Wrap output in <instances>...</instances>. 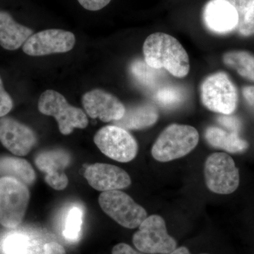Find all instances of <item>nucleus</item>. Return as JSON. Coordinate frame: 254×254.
Segmentation results:
<instances>
[{"label":"nucleus","instance_id":"obj_4","mask_svg":"<svg viewBox=\"0 0 254 254\" xmlns=\"http://www.w3.org/2000/svg\"><path fill=\"white\" fill-rule=\"evenodd\" d=\"M38 110L43 115L54 117L64 135L70 134L75 128H85L88 125V118L83 110L68 104L63 95L53 90L42 93Z\"/></svg>","mask_w":254,"mask_h":254},{"label":"nucleus","instance_id":"obj_24","mask_svg":"<svg viewBox=\"0 0 254 254\" xmlns=\"http://www.w3.org/2000/svg\"><path fill=\"white\" fill-rule=\"evenodd\" d=\"M83 212L79 207L70 209L65 221L64 235L66 240L74 242L78 240L83 224Z\"/></svg>","mask_w":254,"mask_h":254},{"label":"nucleus","instance_id":"obj_22","mask_svg":"<svg viewBox=\"0 0 254 254\" xmlns=\"http://www.w3.org/2000/svg\"><path fill=\"white\" fill-rule=\"evenodd\" d=\"M130 71L134 79L142 86L153 88L161 80V69H156L147 64L145 60H137L131 63Z\"/></svg>","mask_w":254,"mask_h":254},{"label":"nucleus","instance_id":"obj_20","mask_svg":"<svg viewBox=\"0 0 254 254\" xmlns=\"http://www.w3.org/2000/svg\"><path fill=\"white\" fill-rule=\"evenodd\" d=\"M222 59L242 77L254 81V55L246 51H231L224 54Z\"/></svg>","mask_w":254,"mask_h":254},{"label":"nucleus","instance_id":"obj_32","mask_svg":"<svg viewBox=\"0 0 254 254\" xmlns=\"http://www.w3.org/2000/svg\"><path fill=\"white\" fill-rule=\"evenodd\" d=\"M170 254H190V251L186 247H180V248L175 249L173 252Z\"/></svg>","mask_w":254,"mask_h":254},{"label":"nucleus","instance_id":"obj_19","mask_svg":"<svg viewBox=\"0 0 254 254\" xmlns=\"http://www.w3.org/2000/svg\"><path fill=\"white\" fill-rule=\"evenodd\" d=\"M0 176L12 177L26 186H31L36 180L31 164L25 159L16 157H0Z\"/></svg>","mask_w":254,"mask_h":254},{"label":"nucleus","instance_id":"obj_12","mask_svg":"<svg viewBox=\"0 0 254 254\" xmlns=\"http://www.w3.org/2000/svg\"><path fill=\"white\" fill-rule=\"evenodd\" d=\"M71 163V156L66 150L53 149L38 153L35 163L45 174V181L55 190H62L67 187L68 177L65 170Z\"/></svg>","mask_w":254,"mask_h":254},{"label":"nucleus","instance_id":"obj_16","mask_svg":"<svg viewBox=\"0 0 254 254\" xmlns=\"http://www.w3.org/2000/svg\"><path fill=\"white\" fill-rule=\"evenodd\" d=\"M33 33L31 28L16 22L7 12L0 11V46L4 49H18Z\"/></svg>","mask_w":254,"mask_h":254},{"label":"nucleus","instance_id":"obj_26","mask_svg":"<svg viewBox=\"0 0 254 254\" xmlns=\"http://www.w3.org/2000/svg\"><path fill=\"white\" fill-rule=\"evenodd\" d=\"M13 105V100L9 93L5 91L2 80L0 77V118L9 113L12 110Z\"/></svg>","mask_w":254,"mask_h":254},{"label":"nucleus","instance_id":"obj_5","mask_svg":"<svg viewBox=\"0 0 254 254\" xmlns=\"http://www.w3.org/2000/svg\"><path fill=\"white\" fill-rule=\"evenodd\" d=\"M200 98L205 108L214 113L232 115L237 108L236 86L224 72L208 76L200 86Z\"/></svg>","mask_w":254,"mask_h":254},{"label":"nucleus","instance_id":"obj_11","mask_svg":"<svg viewBox=\"0 0 254 254\" xmlns=\"http://www.w3.org/2000/svg\"><path fill=\"white\" fill-rule=\"evenodd\" d=\"M0 142L13 154L25 156L36 144L37 137L30 127L3 117L0 118Z\"/></svg>","mask_w":254,"mask_h":254},{"label":"nucleus","instance_id":"obj_1","mask_svg":"<svg viewBox=\"0 0 254 254\" xmlns=\"http://www.w3.org/2000/svg\"><path fill=\"white\" fill-rule=\"evenodd\" d=\"M147 64L156 69H165L175 77L187 76L190 70L186 50L176 38L164 33H155L145 39L143 47Z\"/></svg>","mask_w":254,"mask_h":254},{"label":"nucleus","instance_id":"obj_28","mask_svg":"<svg viewBox=\"0 0 254 254\" xmlns=\"http://www.w3.org/2000/svg\"><path fill=\"white\" fill-rule=\"evenodd\" d=\"M83 8L89 11H98L109 4L111 0H78Z\"/></svg>","mask_w":254,"mask_h":254},{"label":"nucleus","instance_id":"obj_21","mask_svg":"<svg viewBox=\"0 0 254 254\" xmlns=\"http://www.w3.org/2000/svg\"><path fill=\"white\" fill-rule=\"evenodd\" d=\"M238 16L237 29L242 36H254V0H228Z\"/></svg>","mask_w":254,"mask_h":254},{"label":"nucleus","instance_id":"obj_27","mask_svg":"<svg viewBox=\"0 0 254 254\" xmlns=\"http://www.w3.org/2000/svg\"><path fill=\"white\" fill-rule=\"evenodd\" d=\"M218 122L222 126L225 127L229 131L238 133L242 127V123L240 119L231 115H222L218 117Z\"/></svg>","mask_w":254,"mask_h":254},{"label":"nucleus","instance_id":"obj_2","mask_svg":"<svg viewBox=\"0 0 254 254\" xmlns=\"http://www.w3.org/2000/svg\"><path fill=\"white\" fill-rule=\"evenodd\" d=\"M198 140L199 134L194 127L173 124L159 135L151 154L159 162L172 161L189 154L198 145Z\"/></svg>","mask_w":254,"mask_h":254},{"label":"nucleus","instance_id":"obj_25","mask_svg":"<svg viewBox=\"0 0 254 254\" xmlns=\"http://www.w3.org/2000/svg\"><path fill=\"white\" fill-rule=\"evenodd\" d=\"M183 98L180 88L175 86H166L156 92L155 99L159 104L165 107H173L178 104Z\"/></svg>","mask_w":254,"mask_h":254},{"label":"nucleus","instance_id":"obj_7","mask_svg":"<svg viewBox=\"0 0 254 254\" xmlns=\"http://www.w3.org/2000/svg\"><path fill=\"white\" fill-rule=\"evenodd\" d=\"M205 182L208 190L218 194H230L240 185V173L231 156L213 153L204 165Z\"/></svg>","mask_w":254,"mask_h":254},{"label":"nucleus","instance_id":"obj_18","mask_svg":"<svg viewBox=\"0 0 254 254\" xmlns=\"http://www.w3.org/2000/svg\"><path fill=\"white\" fill-rule=\"evenodd\" d=\"M205 138L207 142L214 147L229 152L237 153L245 151L249 144L241 138L238 133L225 131L217 127H209L205 130Z\"/></svg>","mask_w":254,"mask_h":254},{"label":"nucleus","instance_id":"obj_30","mask_svg":"<svg viewBox=\"0 0 254 254\" xmlns=\"http://www.w3.org/2000/svg\"><path fill=\"white\" fill-rule=\"evenodd\" d=\"M112 254H143L133 250L129 245L120 243L115 245L112 251Z\"/></svg>","mask_w":254,"mask_h":254},{"label":"nucleus","instance_id":"obj_17","mask_svg":"<svg viewBox=\"0 0 254 254\" xmlns=\"http://www.w3.org/2000/svg\"><path fill=\"white\" fill-rule=\"evenodd\" d=\"M158 117V110L155 107L144 103L126 108L123 118L113 122V124L126 130L143 129L154 125Z\"/></svg>","mask_w":254,"mask_h":254},{"label":"nucleus","instance_id":"obj_13","mask_svg":"<svg viewBox=\"0 0 254 254\" xmlns=\"http://www.w3.org/2000/svg\"><path fill=\"white\" fill-rule=\"evenodd\" d=\"M82 104L90 118H99L104 123L121 120L126 110L117 97L100 89L85 93L82 98Z\"/></svg>","mask_w":254,"mask_h":254},{"label":"nucleus","instance_id":"obj_8","mask_svg":"<svg viewBox=\"0 0 254 254\" xmlns=\"http://www.w3.org/2000/svg\"><path fill=\"white\" fill-rule=\"evenodd\" d=\"M133 245L145 254H170L177 249L175 239L168 235L165 220L158 215L147 217L133 236Z\"/></svg>","mask_w":254,"mask_h":254},{"label":"nucleus","instance_id":"obj_9","mask_svg":"<svg viewBox=\"0 0 254 254\" xmlns=\"http://www.w3.org/2000/svg\"><path fill=\"white\" fill-rule=\"evenodd\" d=\"M94 143L108 158L120 163H128L136 158L138 143L127 130L116 125L100 128L95 133Z\"/></svg>","mask_w":254,"mask_h":254},{"label":"nucleus","instance_id":"obj_15","mask_svg":"<svg viewBox=\"0 0 254 254\" xmlns=\"http://www.w3.org/2000/svg\"><path fill=\"white\" fill-rule=\"evenodd\" d=\"M205 26L213 33L226 34L236 29L238 16L228 0H210L203 11Z\"/></svg>","mask_w":254,"mask_h":254},{"label":"nucleus","instance_id":"obj_23","mask_svg":"<svg viewBox=\"0 0 254 254\" xmlns=\"http://www.w3.org/2000/svg\"><path fill=\"white\" fill-rule=\"evenodd\" d=\"M1 250L4 254H31L33 244L27 235L13 232L3 240Z\"/></svg>","mask_w":254,"mask_h":254},{"label":"nucleus","instance_id":"obj_6","mask_svg":"<svg viewBox=\"0 0 254 254\" xmlns=\"http://www.w3.org/2000/svg\"><path fill=\"white\" fill-rule=\"evenodd\" d=\"M99 205L108 216L120 225L128 229L139 227L147 218V212L137 204L131 196L120 190L100 193Z\"/></svg>","mask_w":254,"mask_h":254},{"label":"nucleus","instance_id":"obj_14","mask_svg":"<svg viewBox=\"0 0 254 254\" xmlns=\"http://www.w3.org/2000/svg\"><path fill=\"white\" fill-rule=\"evenodd\" d=\"M90 186L100 191L123 190L131 184L129 175L123 169L105 163H95L85 170Z\"/></svg>","mask_w":254,"mask_h":254},{"label":"nucleus","instance_id":"obj_31","mask_svg":"<svg viewBox=\"0 0 254 254\" xmlns=\"http://www.w3.org/2000/svg\"><path fill=\"white\" fill-rule=\"evenodd\" d=\"M242 93L247 104L254 112V86L245 87L242 90Z\"/></svg>","mask_w":254,"mask_h":254},{"label":"nucleus","instance_id":"obj_29","mask_svg":"<svg viewBox=\"0 0 254 254\" xmlns=\"http://www.w3.org/2000/svg\"><path fill=\"white\" fill-rule=\"evenodd\" d=\"M43 254H66L63 246L58 242H49L43 247Z\"/></svg>","mask_w":254,"mask_h":254},{"label":"nucleus","instance_id":"obj_3","mask_svg":"<svg viewBox=\"0 0 254 254\" xmlns=\"http://www.w3.org/2000/svg\"><path fill=\"white\" fill-rule=\"evenodd\" d=\"M30 200L28 186L16 179L0 177V224L16 228L22 222Z\"/></svg>","mask_w":254,"mask_h":254},{"label":"nucleus","instance_id":"obj_10","mask_svg":"<svg viewBox=\"0 0 254 254\" xmlns=\"http://www.w3.org/2000/svg\"><path fill=\"white\" fill-rule=\"evenodd\" d=\"M76 43L74 34L61 29H48L32 35L23 44V51L30 56L67 53Z\"/></svg>","mask_w":254,"mask_h":254}]
</instances>
